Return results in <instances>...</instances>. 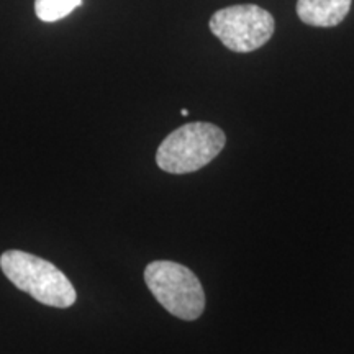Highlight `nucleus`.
Wrapping results in <instances>:
<instances>
[{
    "label": "nucleus",
    "mask_w": 354,
    "mask_h": 354,
    "mask_svg": "<svg viewBox=\"0 0 354 354\" xmlns=\"http://www.w3.org/2000/svg\"><path fill=\"white\" fill-rule=\"evenodd\" d=\"M0 268L13 286L32 295L39 304L68 308L76 302L74 286L50 261L25 251L10 250L0 258Z\"/></svg>",
    "instance_id": "f257e3e1"
},
{
    "label": "nucleus",
    "mask_w": 354,
    "mask_h": 354,
    "mask_svg": "<svg viewBox=\"0 0 354 354\" xmlns=\"http://www.w3.org/2000/svg\"><path fill=\"white\" fill-rule=\"evenodd\" d=\"M225 143L227 136L214 123H187L167 135L159 145L156 162L171 174H189L214 161Z\"/></svg>",
    "instance_id": "f03ea898"
},
{
    "label": "nucleus",
    "mask_w": 354,
    "mask_h": 354,
    "mask_svg": "<svg viewBox=\"0 0 354 354\" xmlns=\"http://www.w3.org/2000/svg\"><path fill=\"white\" fill-rule=\"evenodd\" d=\"M145 282L154 299L180 320H197L205 308V292L196 274L172 261H154L145 269Z\"/></svg>",
    "instance_id": "7ed1b4c3"
},
{
    "label": "nucleus",
    "mask_w": 354,
    "mask_h": 354,
    "mask_svg": "<svg viewBox=\"0 0 354 354\" xmlns=\"http://www.w3.org/2000/svg\"><path fill=\"white\" fill-rule=\"evenodd\" d=\"M209 26L228 50L251 53L271 39L276 21L263 7L243 3L215 12Z\"/></svg>",
    "instance_id": "20e7f679"
},
{
    "label": "nucleus",
    "mask_w": 354,
    "mask_h": 354,
    "mask_svg": "<svg viewBox=\"0 0 354 354\" xmlns=\"http://www.w3.org/2000/svg\"><path fill=\"white\" fill-rule=\"evenodd\" d=\"M353 0H297V15L304 24L331 28L346 19Z\"/></svg>",
    "instance_id": "39448f33"
},
{
    "label": "nucleus",
    "mask_w": 354,
    "mask_h": 354,
    "mask_svg": "<svg viewBox=\"0 0 354 354\" xmlns=\"http://www.w3.org/2000/svg\"><path fill=\"white\" fill-rule=\"evenodd\" d=\"M82 6V0H35V12L41 21L53 24Z\"/></svg>",
    "instance_id": "423d86ee"
},
{
    "label": "nucleus",
    "mask_w": 354,
    "mask_h": 354,
    "mask_svg": "<svg viewBox=\"0 0 354 354\" xmlns=\"http://www.w3.org/2000/svg\"><path fill=\"white\" fill-rule=\"evenodd\" d=\"M180 115H183V117H187V115H189V110L183 109V110H180Z\"/></svg>",
    "instance_id": "0eeeda50"
}]
</instances>
